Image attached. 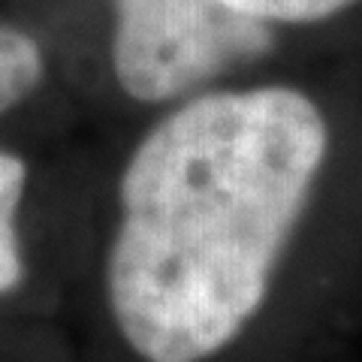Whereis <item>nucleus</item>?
Wrapping results in <instances>:
<instances>
[{
    "instance_id": "1",
    "label": "nucleus",
    "mask_w": 362,
    "mask_h": 362,
    "mask_svg": "<svg viewBox=\"0 0 362 362\" xmlns=\"http://www.w3.org/2000/svg\"><path fill=\"white\" fill-rule=\"evenodd\" d=\"M332 157V124L293 82L175 106L118 185L106 302L145 362H209L263 311Z\"/></svg>"
},
{
    "instance_id": "2",
    "label": "nucleus",
    "mask_w": 362,
    "mask_h": 362,
    "mask_svg": "<svg viewBox=\"0 0 362 362\" xmlns=\"http://www.w3.org/2000/svg\"><path fill=\"white\" fill-rule=\"evenodd\" d=\"M112 70L142 103L185 97L259 61L284 37L221 0H112Z\"/></svg>"
},
{
    "instance_id": "3",
    "label": "nucleus",
    "mask_w": 362,
    "mask_h": 362,
    "mask_svg": "<svg viewBox=\"0 0 362 362\" xmlns=\"http://www.w3.org/2000/svg\"><path fill=\"white\" fill-rule=\"evenodd\" d=\"M281 33H335L362 25V0H221Z\"/></svg>"
},
{
    "instance_id": "4",
    "label": "nucleus",
    "mask_w": 362,
    "mask_h": 362,
    "mask_svg": "<svg viewBox=\"0 0 362 362\" xmlns=\"http://www.w3.org/2000/svg\"><path fill=\"white\" fill-rule=\"evenodd\" d=\"M42 78V52L33 37L0 25V115L33 94Z\"/></svg>"
},
{
    "instance_id": "5",
    "label": "nucleus",
    "mask_w": 362,
    "mask_h": 362,
    "mask_svg": "<svg viewBox=\"0 0 362 362\" xmlns=\"http://www.w3.org/2000/svg\"><path fill=\"white\" fill-rule=\"evenodd\" d=\"M28 169L18 157L0 151V293H9L21 281V251L16 233V211L25 194Z\"/></svg>"
}]
</instances>
